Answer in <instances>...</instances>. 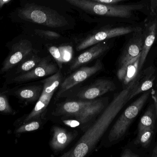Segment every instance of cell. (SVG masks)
Segmentation results:
<instances>
[{
    "instance_id": "cell-1",
    "label": "cell",
    "mask_w": 157,
    "mask_h": 157,
    "mask_svg": "<svg viewBox=\"0 0 157 157\" xmlns=\"http://www.w3.org/2000/svg\"><path fill=\"white\" fill-rule=\"evenodd\" d=\"M136 79L118 93L93 124L85 132L73 147L61 157H84L96 147L118 113L129 101Z\"/></svg>"
},
{
    "instance_id": "cell-2",
    "label": "cell",
    "mask_w": 157,
    "mask_h": 157,
    "mask_svg": "<svg viewBox=\"0 0 157 157\" xmlns=\"http://www.w3.org/2000/svg\"><path fill=\"white\" fill-rule=\"evenodd\" d=\"M86 13L102 16L130 18L132 13L144 7V4L121 5L101 3L89 0H64Z\"/></svg>"
},
{
    "instance_id": "cell-3",
    "label": "cell",
    "mask_w": 157,
    "mask_h": 157,
    "mask_svg": "<svg viewBox=\"0 0 157 157\" xmlns=\"http://www.w3.org/2000/svg\"><path fill=\"white\" fill-rule=\"evenodd\" d=\"M18 16L23 20L53 28L65 26L68 24L66 18L56 10L35 4H28L20 8Z\"/></svg>"
},
{
    "instance_id": "cell-4",
    "label": "cell",
    "mask_w": 157,
    "mask_h": 157,
    "mask_svg": "<svg viewBox=\"0 0 157 157\" xmlns=\"http://www.w3.org/2000/svg\"><path fill=\"white\" fill-rule=\"evenodd\" d=\"M150 95L149 91L144 93L123 112L110 131L108 136L110 143L118 141L124 136L130 125L146 103Z\"/></svg>"
},
{
    "instance_id": "cell-5",
    "label": "cell",
    "mask_w": 157,
    "mask_h": 157,
    "mask_svg": "<svg viewBox=\"0 0 157 157\" xmlns=\"http://www.w3.org/2000/svg\"><path fill=\"white\" fill-rule=\"evenodd\" d=\"M62 81V75L58 72L43 81V89L32 111L24 120L25 123L39 118L45 111L54 93Z\"/></svg>"
},
{
    "instance_id": "cell-6",
    "label": "cell",
    "mask_w": 157,
    "mask_h": 157,
    "mask_svg": "<svg viewBox=\"0 0 157 157\" xmlns=\"http://www.w3.org/2000/svg\"><path fill=\"white\" fill-rule=\"evenodd\" d=\"M140 30V28L132 27H119L104 29L87 37L78 44L76 49L77 51L82 50L103 41Z\"/></svg>"
},
{
    "instance_id": "cell-7",
    "label": "cell",
    "mask_w": 157,
    "mask_h": 157,
    "mask_svg": "<svg viewBox=\"0 0 157 157\" xmlns=\"http://www.w3.org/2000/svg\"><path fill=\"white\" fill-rule=\"evenodd\" d=\"M102 65L100 60H98L94 65L89 67H83L66 78L60 87L57 97L59 98L63 93L98 73L102 69Z\"/></svg>"
},
{
    "instance_id": "cell-8",
    "label": "cell",
    "mask_w": 157,
    "mask_h": 157,
    "mask_svg": "<svg viewBox=\"0 0 157 157\" xmlns=\"http://www.w3.org/2000/svg\"><path fill=\"white\" fill-rule=\"evenodd\" d=\"M32 50V44L27 40L20 41L14 44L10 54L4 62L1 73H5L18 64L27 57Z\"/></svg>"
},
{
    "instance_id": "cell-9",
    "label": "cell",
    "mask_w": 157,
    "mask_h": 157,
    "mask_svg": "<svg viewBox=\"0 0 157 157\" xmlns=\"http://www.w3.org/2000/svg\"><path fill=\"white\" fill-rule=\"evenodd\" d=\"M57 72V67L55 65L49 62L47 59H42L36 67L27 73L19 74L15 77L14 81L17 82L30 81L51 75Z\"/></svg>"
},
{
    "instance_id": "cell-10",
    "label": "cell",
    "mask_w": 157,
    "mask_h": 157,
    "mask_svg": "<svg viewBox=\"0 0 157 157\" xmlns=\"http://www.w3.org/2000/svg\"><path fill=\"white\" fill-rule=\"evenodd\" d=\"M115 88V84L112 81L107 79H99L80 91L77 96L81 99L90 100L113 91Z\"/></svg>"
},
{
    "instance_id": "cell-11",
    "label": "cell",
    "mask_w": 157,
    "mask_h": 157,
    "mask_svg": "<svg viewBox=\"0 0 157 157\" xmlns=\"http://www.w3.org/2000/svg\"><path fill=\"white\" fill-rule=\"evenodd\" d=\"M135 35L129 41L119 61V67L130 62L141 54L144 45L145 34L142 31L136 32Z\"/></svg>"
},
{
    "instance_id": "cell-12",
    "label": "cell",
    "mask_w": 157,
    "mask_h": 157,
    "mask_svg": "<svg viewBox=\"0 0 157 157\" xmlns=\"http://www.w3.org/2000/svg\"><path fill=\"white\" fill-rule=\"evenodd\" d=\"M155 69L152 66L140 72L136 79L135 84L130 93L129 100L136 95L152 88L155 78Z\"/></svg>"
},
{
    "instance_id": "cell-13",
    "label": "cell",
    "mask_w": 157,
    "mask_h": 157,
    "mask_svg": "<svg viewBox=\"0 0 157 157\" xmlns=\"http://www.w3.org/2000/svg\"><path fill=\"white\" fill-rule=\"evenodd\" d=\"M109 48V45L104 42H100L93 45L90 49L81 53L77 57L72 65L70 69L75 70L80 65L91 61L107 51Z\"/></svg>"
},
{
    "instance_id": "cell-14",
    "label": "cell",
    "mask_w": 157,
    "mask_h": 157,
    "mask_svg": "<svg viewBox=\"0 0 157 157\" xmlns=\"http://www.w3.org/2000/svg\"><path fill=\"white\" fill-rule=\"evenodd\" d=\"M140 55L131 60L126 64L119 67L117 76L119 80L122 81L126 85L135 80L140 73L139 60Z\"/></svg>"
},
{
    "instance_id": "cell-15",
    "label": "cell",
    "mask_w": 157,
    "mask_h": 157,
    "mask_svg": "<svg viewBox=\"0 0 157 157\" xmlns=\"http://www.w3.org/2000/svg\"><path fill=\"white\" fill-rule=\"evenodd\" d=\"M74 135L61 127L55 126L52 129L51 147L56 152L62 151L72 141Z\"/></svg>"
},
{
    "instance_id": "cell-16",
    "label": "cell",
    "mask_w": 157,
    "mask_h": 157,
    "mask_svg": "<svg viewBox=\"0 0 157 157\" xmlns=\"http://www.w3.org/2000/svg\"><path fill=\"white\" fill-rule=\"evenodd\" d=\"M157 22L153 21L147 26L145 34L144 45L141 51L139 60V70L141 71L144 66L146 59L151 47L155 42L156 35Z\"/></svg>"
},
{
    "instance_id": "cell-17",
    "label": "cell",
    "mask_w": 157,
    "mask_h": 157,
    "mask_svg": "<svg viewBox=\"0 0 157 157\" xmlns=\"http://www.w3.org/2000/svg\"><path fill=\"white\" fill-rule=\"evenodd\" d=\"M94 101H69L63 103L53 114L59 115H72L75 116L82 110L93 103Z\"/></svg>"
},
{
    "instance_id": "cell-18",
    "label": "cell",
    "mask_w": 157,
    "mask_h": 157,
    "mask_svg": "<svg viewBox=\"0 0 157 157\" xmlns=\"http://www.w3.org/2000/svg\"><path fill=\"white\" fill-rule=\"evenodd\" d=\"M103 104L100 100H94L93 103L85 108L74 117L78 123L87 122L96 114L99 113L103 109Z\"/></svg>"
},
{
    "instance_id": "cell-19",
    "label": "cell",
    "mask_w": 157,
    "mask_h": 157,
    "mask_svg": "<svg viewBox=\"0 0 157 157\" xmlns=\"http://www.w3.org/2000/svg\"><path fill=\"white\" fill-rule=\"evenodd\" d=\"M49 51L55 59L60 68L62 67L63 64L70 61L72 57V48L70 46L59 47L52 46L49 48Z\"/></svg>"
},
{
    "instance_id": "cell-20",
    "label": "cell",
    "mask_w": 157,
    "mask_h": 157,
    "mask_svg": "<svg viewBox=\"0 0 157 157\" xmlns=\"http://www.w3.org/2000/svg\"><path fill=\"white\" fill-rule=\"evenodd\" d=\"M43 86L41 85L26 87L17 90L15 95L21 99L33 102L39 98Z\"/></svg>"
},
{
    "instance_id": "cell-21",
    "label": "cell",
    "mask_w": 157,
    "mask_h": 157,
    "mask_svg": "<svg viewBox=\"0 0 157 157\" xmlns=\"http://www.w3.org/2000/svg\"><path fill=\"white\" fill-rule=\"evenodd\" d=\"M156 118V114L155 104L154 106L151 105L148 107L139 121L138 131L147 128L155 129Z\"/></svg>"
},
{
    "instance_id": "cell-22",
    "label": "cell",
    "mask_w": 157,
    "mask_h": 157,
    "mask_svg": "<svg viewBox=\"0 0 157 157\" xmlns=\"http://www.w3.org/2000/svg\"><path fill=\"white\" fill-rule=\"evenodd\" d=\"M154 135V129H145L138 131L137 136L134 142L135 144L139 145L142 147L147 148L151 143Z\"/></svg>"
},
{
    "instance_id": "cell-23",
    "label": "cell",
    "mask_w": 157,
    "mask_h": 157,
    "mask_svg": "<svg viewBox=\"0 0 157 157\" xmlns=\"http://www.w3.org/2000/svg\"><path fill=\"white\" fill-rule=\"evenodd\" d=\"M41 59L36 55H33L28 59H25L23 61L19 63V65L17 69V73H25L36 67Z\"/></svg>"
},
{
    "instance_id": "cell-24",
    "label": "cell",
    "mask_w": 157,
    "mask_h": 157,
    "mask_svg": "<svg viewBox=\"0 0 157 157\" xmlns=\"http://www.w3.org/2000/svg\"><path fill=\"white\" fill-rule=\"evenodd\" d=\"M40 123L37 121L31 120L24 124L15 131L16 133H22L27 132L33 131L39 129Z\"/></svg>"
},
{
    "instance_id": "cell-25",
    "label": "cell",
    "mask_w": 157,
    "mask_h": 157,
    "mask_svg": "<svg viewBox=\"0 0 157 157\" xmlns=\"http://www.w3.org/2000/svg\"><path fill=\"white\" fill-rule=\"evenodd\" d=\"M0 112L6 114H13L14 112L9 105L6 96L0 91Z\"/></svg>"
},
{
    "instance_id": "cell-26",
    "label": "cell",
    "mask_w": 157,
    "mask_h": 157,
    "mask_svg": "<svg viewBox=\"0 0 157 157\" xmlns=\"http://www.w3.org/2000/svg\"><path fill=\"white\" fill-rule=\"evenodd\" d=\"M35 31L37 35L46 38L48 39H54L59 38L61 37L60 35H59V33L54 31H50V30L36 29Z\"/></svg>"
},
{
    "instance_id": "cell-27",
    "label": "cell",
    "mask_w": 157,
    "mask_h": 157,
    "mask_svg": "<svg viewBox=\"0 0 157 157\" xmlns=\"http://www.w3.org/2000/svg\"><path fill=\"white\" fill-rule=\"evenodd\" d=\"M121 157H139V155L133 153L131 149H125L121 156Z\"/></svg>"
},
{
    "instance_id": "cell-28",
    "label": "cell",
    "mask_w": 157,
    "mask_h": 157,
    "mask_svg": "<svg viewBox=\"0 0 157 157\" xmlns=\"http://www.w3.org/2000/svg\"><path fill=\"white\" fill-rule=\"evenodd\" d=\"M89 1L97 2L101 3L113 4L121 2V1H124V0H89Z\"/></svg>"
},
{
    "instance_id": "cell-29",
    "label": "cell",
    "mask_w": 157,
    "mask_h": 157,
    "mask_svg": "<svg viewBox=\"0 0 157 157\" xmlns=\"http://www.w3.org/2000/svg\"><path fill=\"white\" fill-rule=\"evenodd\" d=\"M63 123L65 124L66 125H69L72 127H75L78 126L79 124L76 120H72L64 121Z\"/></svg>"
},
{
    "instance_id": "cell-30",
    "label": "cell",
    "mask_w": 157,
    "mask_h": 157,
    "mask_svg": "<svg viewBox=\"0 0 157 157\" xmlns=\"http://www.w3.org/2000/svg\"><path fill=\"white\" fill-rule=\"evenodd\" d=\"M150 2H151L150 8H151V13L155 15L157 0H150Z\"/></svg>"
},
{
    "instance_id": "cell-31",
    "label": "cell",
    "mask_w": 157,
    "mask_h": 157,
    "mask_svg": "<svg viewBox=\"0 0 157 157\" xmlns=\"http://www.w3.org/2000/svg\"><path fill=\"white\" fill-rule=\"evenodd\" d=\"M11 1V0H0V9Z\"/></svg>"
},
{
    "instance_id": "cell-32",
    "label": "cell",
    "mask_w": 157,
    "mask_h": 157,
    "mask_svg": "<svg viewBox=\"0 0 157 157\" xmlns=\"http://www.w3.org/2000/svg\"><path fill=\"white\" fill-rule=\"evenodd\" d=\"M151 156L152 157H157V145L153 150Z\"/></svg>"
},
{
    "instance_id": "cell-33",
    "label": "cell",
    "mask_w": 157,
    "mask_h": 157,
    "mask_svg": "<svg viewBox=\"0 0 157 157\" xmlns=\"http://www.w3.org/2000/svg\"><path fill=\"white\" fill-rule=\"evenodd\" d=\"M155 108L156 114V118L157 119V93L156 96L155 97Z\"/></svg>"
},
{
    "instance_id": "cell-34",
    "label": "cell",
    "mask_w": 157,
    "mask_h": 157,
    "mask_svg": "<svg viewBox=\"0 0 157 157\" xmlns=\"http://www.w3.org/2000/svg\"><path fill=\"white\" fill-rule=\"evenodd\" d=\"M157 16V0L156 2V14H155Z\"/></svg>"
},
{
    "instance_id": "cell-35",
    "label": "cell",
    "mask_w": 157,
    "mask_h": 157,
    "mask_svg": "<svg viewBox=\"0 0 157 157\" xmlns=\"http://www.w3.org/2000/svg\"></svg>"
}]
</instances>
